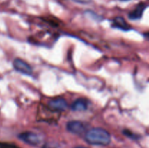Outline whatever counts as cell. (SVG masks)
Listing matches in <instances>:
<instances>
[{
  "mask_svg": "<svg viewBox=\"0 0 149 148\" xmlns=\"http://www.w3.org/2000/svg\"><path fill=\"white\" fill-rule=\"evenodd\" d=\"M74 2L81 4H87L92 2V0H72Z\"/></svg>",
  "mask_w": 149,
  "mask_h": 148,
  "instance_id": "obj_11",
  "label": "cell"
},
{
  "mask_svg": "<svg viewBox=\"0 0 149 148\" xmlns=\"http://www.w3.org/2000/svg\"><path fill=\"white\" fill-rule=\"evenodd\" d=\"M66 129L71 133L74 134L79 135L84 133L86 129L84 123L79 120H71L66 124Z\"/></svg>",
  "mask_w": 149,
  "mask_h": 148,
  "instance_id": "obj_3",
  "label": "cell"
},
{
  "mask_svg": "<svg viewBox=\"0 0 149 148\" xmlns=\"http://www.w3.org/2000/svg\"><path fill=\"white\" fill-rule=\"evenodd\" d=\"M0 148H20L17 145L12 143H7V142H0Z\"/></svg>",
  "mask_w": 149,
  "mask_h": 148,
  "instance_id": "obj_10",
  "label": "cell"
},
{
  "mask_svg": "<svg viewBox=\"0 0 149 148\" xmlns=\"http://www.w3.org/2000/svg\"><path fill=\"white\" fill-rule=\"evenodd\" d=\"M74 148H88V147H83V146H77V147H75Z\"/></svg>",
  "mask_w": 149,
  "mask_h": 148,
  "instance_id": "obj_13",
  "label": "cell"
},
{
  "mask_svg": "<svg viewBox=\"0 0 149 148\" xmlns=\"http://www.w3.org/2000/svg\"><path fill=\"white\" fill-rule=\"evenodd\" d=\"M42 148H58V147H56V145H54L52 143H47L44 145Z\"/></svg>",
  "mask_w": 149,
  "mask_h": 148,
  "instance_id": "obj_12",
  "label": "cell"
},
{
  "mask_svg": "<svg viewBox=\"0 0 149 148\" xmlns=\"http://www.w3.org/2000/svg\"><path fill=\"white\" fill-rule=\"evenodd\" d=\"M18 138L25 143L31 146H37L42 142V137L33 132L25 131L18 135Z\"/></svg>",
  "mask_w": 149,
  "mask_h": 148,
  "instance_id": "obj_2",
  "label": "cell"
},
{
  "mask_svg": "<svg viewBox=\"0 0 149 148\" xmlns=\"http://www.w3.org/2000/svg\"><path fill=\"white\" fill-rule=\"evenodd\" d=\"M123 133L125 135V136H128V137L130 138V139H138V135L135 134V133H132V132L130 131L127 130V129H125V130L123 131Z\"/></svg>",
  "mask_w": 149,
  "mask_h": 148,
  "instance_id": "obj_9",
  "label": "cell"
},
{
  "mask_svg": "<svg viewBox=\"0 0 149 148\" xmlns=\"http://www.w3.org/2000/svg\"><path fill=\"white\" fill-rule=\"evenodd\" d=\"M113 26L123 30H129L131 29L130 26L122 17H116L113 19Z\"/></svg>",
  "mask_w": 149,
  "mask_h": 148,
  "instance_id": "obj_8",
  "label": "cell"
},
{
  "mask_svg": "<svg viewBox=\"0 0 149 148\" xmlns=\"http://www.w3.org/2000/svg\"><path fill=\"white\" fill-rule=\"evenodd\" d=\"M13 67L16 71L25 75H31L32 73V68L31 65L20 58H15L14 59Z\"/></svg>",
  "mask_w": 149,
  "mask_h": 148,
  "instance_id": "obj_5",
  "label": "cell"
},
{
  "mask_svg": "<svg viewBox=\"0 0 149 148\" xmlns=\"http://www.w3.org/2000/svg\"><path fill=\"white\" fill-rule=\"evenodd\" d=\"M89 101L84 98H79L71 104V110L74 111H84L87 109Z\"/></svg>",
  "mask_w": 149,
  "mask_h": 148,
  "instance_id": "obj_7",
  "label": "cell"
},
{
  "mask_svg": "<svg viewBox=\"0 0 149 148\" xmlns=\"http://www.w3.org/2000/svg\"><path fill=\"white\" fill-rule=\"evenodd\" d=\"M147 4L144 2H141L140 4H138L136 6L135 9H134L132 11H131L129 13V18L130 20H138V19H141L143 16V13L144 10L147 8Z\"/></svg>",
  "mask_w": 149,
  "mask_h": 148,
  "instance_id": "obj_6",
  "label": "cell"
},
{
  "mask_svg": "<svg viewBox=\"0 0 149 148\" xmlns=\"http://www.w3.org/2000/svg\"><path fill=\"white\" fill-rule=\"evenodd\" d=\"M48 107L52 111L62 112L68 108V103L63 98H55L48 102Z\"/></svg>",
  "mask_w": 149,
  "mask_h": 148,
  "instance_id": "obj_4",
  "label": "cell"
},
{
  "mask_svg": "<svg viewBox=\"0 0 149 148\" xmlns=\"http://www.w3.org/2000/svg\"><path fill=\"white\" fill-rule=\"evenodd\" d=\"M85 141L90 145L106 146L110 144L111 135L105 129L93 128L86 133Z\"/></svg>",
  "mask_w": 149,
  "mask_h": 148,
  "instance_id": "obj_1",
  "label": "cell"
},
{
  "mask_svg": "<svg viewBox=\"0 0 149 148\" xmlns=\"http://www.w3.org/2000/svg\"><path fill=\"white\" fill-rule=\"evenodd\" d=\"M122 1H127V0H122Z\"/></svg>",
  "mask_w": 149,
  "mask_h": 148,
  "instance_id": "obj_14",
  "label": "cell"
}]
</instances>
